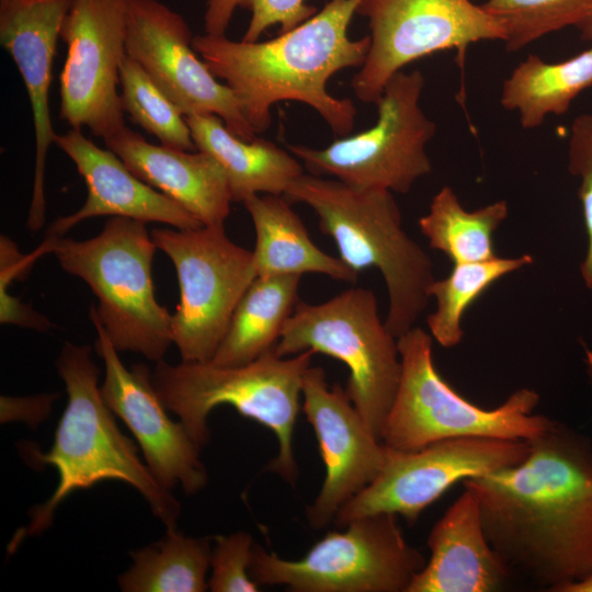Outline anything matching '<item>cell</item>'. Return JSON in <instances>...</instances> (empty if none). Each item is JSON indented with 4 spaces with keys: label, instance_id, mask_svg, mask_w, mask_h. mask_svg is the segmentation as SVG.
I'll return each mask as SVG.
<instances>
[{
    "label": "cell",
    "instance_id": "obj_1",
    "mask_svg": "<svg viewBox=\"0 0 592 592\" xmlns=\"http://www.w3.org/2000/svg\"><path fill=\"white\" fill-rule=\"evenodd\" d=\"M516 466L463 480L511 571L547 591L592 574V444L553 421Z\"/></svg>",
    "mask_w": 592,
    "mask_h": 592
},
{
    "label": "cell",
    "instance_id": "obj_2",
    "mask_svg": "<svg viewBox=\"0 0 592 592\" xmlns=\"http://www.w3.org/2000/svg\"><path fill=\"white\" fill-rule=\"evenodd\" d=\"M363 0H329L321 11L295 29L265 42H236L205 33L193 47L216 78L226 82L257 134L271 124V107L297 101L316 110L338 136L354 126L351 100L327 91L338 71L361 67L371 36L349 37V25Z\"/></svg>",
    "mask_w": 592,
    "mask_h": 592
},
{
    "label": "cell",
    "instance_id": "obj_3",
    "mask_svg": "<svg viewBox=\"0 0 592 592\" xmlns=\"http://www.w3.org/2000/svg\"><path fill=\"white\" fill-rule=\"evenodd\" d=\"M89 345L66 342L56 360L65 383L67 406L47 453H33L39 464L56 468L58 485L53 494L31 511L22 535H38L53 522L58 505L77 490L103 480H119L136 489L153 515L167 528H175L181 505L163 488L138 456L137 446L118 429L115 414L102 398L99 367Z\"/></svg>",
    "mask_w": 592,
    "mask_h": 592
},
{
    "label": "cell",
    "instance_id": "obj_4",
    "mask_svg": "<svg viewBox=\"0 0 592 592\" xmlns=\"http://www.w3.org/2000/svg\"><path fill=\"white\" fill-rule=\"evenodd\" d=\"M283 196L316 213L320 231L332 238L348 266L357 273L369 267L380 272L388 292L385 325L390 333L398 339L413 328L431 298L433 264L405 231L392 193L303 173Z\"/></svg>",
    "mask_w": 592,
    "mask_h": 592
},
{
    "label": "cell",
    "instance_id": "obj_5",
    "mask_svg": "<svg viewBox=\"0 0 592 592\" xmlns=\"http://www.w3.org/2000/svg\"><path fill=\"white\" fill-rule=\"evenodd\" d=\"M314 354L304 351L287 357L271 350L238 366L184 361L172 365L162 360L151 371V384L164 407L180 419L201 447L209 439L208 415L220 405H229L241 415L272 430L278 452L267 470L294 485L298 467L293 431L304 375Z\"/></svg>",
    "mask_w": 592,
    "mask_h": 592
},
{
    "label": "cell",
    "instance_id": "obj_6",
    "mask_svg": "<svg viewBox=\"0 0 592 592\" xmlns=\"http://www.w3.org/2000/svg\"><path fill=\"white\" fill-rule=\"evenodd\" d=\"M67 273L84 281L96 315L118 352L159 362L172 342V315L155 295L152 261L158 249L146 223L114 216L88 240L46 237Z\"/></svg>",
    "mask_w": 592,
    "mask_h": 592
},
{
    "label": "cell",
    "instance_id": "obj_7",
    "mask_svg": "<svg viewBox=\"0 0 592 592\" xmlns=\"http://www.w3.org/2000/svg\"><path fill=\"white\" fill-rule=\"evenodd\" d=\"M432 339L419 327L397 339L401 377L382 431L383 444L414 452L459 436L531 441L551 425L553 419L533 413L539 395L530 388L515 390L494 409L462 397L436 371Z\"/></svg>",
    "mask_w": 592,
    "mask_h": 592
},
{
    "label": "cell",
    "instance_id": "obj_8",
    "mask_svg": "<svg viewBox=\"0 0 592 592\" xmlns=\"http://www.w3.org/2000/svg\"><path fill=\"white\" fill-rule=\"evenodd\" d=\"M273 350L278 356L311 351L343 362L350 371L345 391L382 442L401 360L397 338L382 321L371 289L351 287L320 304L299 300Z\"/></svg>",
    "mask_w": 592,
    "mask_h": 592
},
{
    "label": "cell",
    "instance_id": "obj_9",
    "mask_svg": "<svg viewBox=\"0 0 592 592\" xmlns=\"http://www.w3.org/2000/svg\"><path fill=\"white\" fill-rule=\"evenodd\" d=\"M396 516L352 520L298 560L282 559L254 543L249 574L259 585L285 584L295 592H407L426 561L407 543Z\"/></svg>",
    "mask_w": 592,
    "mask_h": 592
},
{
    "label": "cell",
    "instance_id": "obj_10",
    "mask_svg": "<svg viewBox=\"0 0 592 592\" xmlns=\"http://www.w3.org/2000/svg\"><path fill=\"white\" fill-rule=\"evenodd\" d=\"M424 83L419 70L399 71L376 103L374 126L321 149L291 144L286 148L310 174L328 175L356 189L408 193L432 170L425 146L436 126L420 106Z\"/></svg>",
    "mask_w": 592,
    "mask_h": 592
},
{
    "label": "cell",
    "instance_id": "obj_11",
    "mask_svg": "<svg viewBox=\"0 0 592 592\" xmlns=\"http://www.w3.org/2000/svg\"><path fill=\"white\" fill-rule=\"evenodd\" d=\"M151 238L172 261L180 303L172 342L184 362H210L242 296L258 276L253 252L232 242L224 225L155 228Z\"/></svg>",
    "mask_w": 592,
    "mask_h": 592
},
{
    "label": "cell",
    "instance_id": "obj_12",
    "mask_svg": "<svg viewBox=\"0 0 592 592\" xmlns=\"http://www.w3.org/2000/svg\"><path fill=\"white\" fill-rule=\"evenodd\" d=\"M371 45L351 86L364 103H377L388 80L406 65L435 52L479 41H504L499 21L470 0H363Z\"/></svg>",
    "mask_w": 592,
    "mask_h": 592
},
{
    "label": "cell",
    "instance_id": "obj_13",
    "mask_svg": "<svg viewBox=\"0 0 592 592\" xmlns=\"http://www.w3.org/2000/svg\"><path fill=\"white\" fill-rule=\"evenodd\" d=\"M528 453V441L490 436L445 439L414 452L389 447L380 474L340 508L334 521L344 526L390 513L413 524L454 483L516 466Z\"/></svg>",
    "mask_w": 592,
    "mask_h": 592
},
{
    "label": "cell",
    "instance_id": "obj_14",
    "mask_svg": "<svg viewBox=\"0 0 592 592\" xmlns=\"http://www.w3.org/2000/svg\"><path fill=\"white\" fill-rule=\"evenodd\" d=\"M60 39L67 56L59 76V117L104 140L125 126L117 91L126 55L125 0H73Z\"/></svg>",
    "mask_w": 592,
    "mask_h": 592
},
{
    "label": "cell",
    "instance_id": "obj_15",
    "mask_svg": "<svg viewBox=\"0 0 592 592\" xmlns=\"http://www.w3.org/2000/svg\"><path fill=\"white\" fill-rule=\"evenodd\" d=\"M184 18L158 0H125L126 55L136 60L184 116L214 114L250 141L257 133L235 93L217 81L193 47Z\"/></svg>",
    "mask_w": 592,
    "mask_h": 592
},
{
    "label": "cell",
    "instance_id": "obj_16",
    "mask_svg": "<svg viewBox=\"0 0 592 592\" xmlns=\"http://www.w3.org/2000/svg\"><path fill=\"white\" fill-rule=\"evenodd\" d=\"M89 316L98 338L95 350L104 362L101 395L106 406L130 430L155 479L170 490L181 485L185 493L203 489L208 480L200 459L201 446L181 421L174 422L151 384V369L136 364L126 368L91 305Z\"/></svg>",
    "mask_w": 592,
    "mask_h": 592
},
{
    "label": "cell",
    "instance_id": "obj_17",
    "mask_svg": "<svg viewBox=\"0 0 592 592\" xmlns=\"http://www.w3.org/2000/svg\"><path fill=\"white\" fill-rule=\"evenodd\" d=\"M301 394L303 410L315 430L326 465L323 485L307 509L310 526L321 528L375 480L387 462L389 447L372 433L345 389L328 386L322 367L307 368Z\"/></svg>",
    "mask_w": 592,
    "mask_h": 592
},
{
    "label": "cell",
    "instance_id": "obj_18",
    "mask_svg": "<svg viewBox=\"0 0 592 592\" xmlns=\"http://www.w3.org/2000/svg\"><path fill=\"white\" fill-rule=\"evenodd\" d=\"M73 0H0V43L24 81L33 114L35 167L26 226L37 231L45 223L46 157L55 141L49 87L53 60L64 20Z\"/></svg>",
    "mask_w": 592,
    "mask_h": 592
},
{
    "label": "cell",
    "instance_id": "obj_19",
    "mask_svg": "<svg viewBox=\"0 0 592 592\" xmlns=\"http://www.w3.org/2000/svg\"><path fill=\"white\" fill-rule=\"evenodd\" d=\"M54 144L75 163L88 196L77 212L56 218L46 237H61L79 223L98 216L156 221L178 229L203 226L175 201L134 175L112 150L98 147L81 129L57 134Z\"/></svg>",
    "mask_w": 592,
    "mask_h": 592
},
{
    "label": "cell",
    "instance_id": "obj_20",
    "mask_svg": "<svg viewBox=\"0 0 592 592\" xmlns=\"http://www.w3.org/2000/svg\"><path fill=\"white\" fill-rule=\"evenodd\" d=\"M104 144L134 175L175 201L203 225H225L232 198L227 175L213 156L151 144L126 126Z\"/></svg>",
    "mask_w": 592,
    "mask_h": 592
},
{
    "label": "cell",
    "instance_id": "obj_21",
    "mask_svg": "<svg viewBox=\"0 0 592 592\" xmlns=\"http://www.w3.org/2000/svg\"><path fill=\"white\" fill-rule=\"evenodd\" d=\"M431 557L407 592H492L511 570L490 545L478 497L470 488L447 509L428 536Z\"/></svg>",
    "mask_w": 592,
    "mask_h": 592
},
{
    "label": "cell",
    "instance_id": "obj_22",
    "mask_svg": "<svg viewBox=\"0 0 592 592\" xmlns=\"http://www.w3.org/2000/svg\"><path fill=\"white\" fill-rule=\"evenodd\" d=\"M185 119L196 150L209 153L223 167L232 202L242 203L254 194L284 195L304 173L294 155L258 136L241 139L217 115L194 114Z\"/></svg>",
    "mask_w": 592,
    "mask_h": 592
},
{
    "label": "cell",
    "instance_id": "obj_23",
    "mask_svg": "<svg viewBox=\"0 0 592 592\" xmlns=\"http://www.w3.org/2000/svg\"><path fill=\"white\" fill-rule=\"evenodd\" d=\"M242 204L255 230L252 252L258 276L319 273L337 281L357 282L360 273L314 243L283 195L254 194Z\"/></svg>",
    "mask_w": 592,
    "mask_h": 592
},
{
    "label": "cell",
    "instance_id": "obj_24",
    "mask_svg": "<svg viewBox=\"0 0 592 592\" xmlns=\"http://www.w3.org/2000/svg\"><path fill=\"white\" fill-rule=\"evenodd\" d=\"M300 275L257 276L239 301L213 364L250 363L276 345L298 299Z\"/></svg>",
    "mask_w": 592,
    "mask_h": 592
},
{
    "label": "cell",
    "instance_id": "obj_25",
    "mask_svg": "<svg viewBox=\"0 0 592 592\" xmlns=\"http://www.w3.org/2000/svg\"><path fill=\"white\" fill-rule=\"evenodd\" d=\"M592 86V47L559 62L528 55L503 82L501 105L516 111L525 129L546 116L566 113L572 101Z\"/></svg>",
    "mask_w": 592,
    "mask_h": 592
},
{
    "label": "cell",
    "instance_id": "obj_26",
    "mask_svg": "<svg viewBox=\"0 0 592 592\" xmlns=\"http://www.w3.org/2000/svg\"><path fill=\"white\" fill-rule=\"evenodd\" d=\"M210 553L208 537L167 528L163 538L130 554L133 563L118 577V585L124 592H203Z\"/></svg>",
    "mask_w": 592,
    "mask_h": 592
},
{
    "label": "cell",
    "instance_id": "obj_27",
    "mask_svg": "<svg viewBox=\"0 0 592 592\" xmlns=\"http://www.w3.org/2000/svg\"><path fill=\"white\" fill-rule=\"evenodd\" d=\"M508 214L504 200L468 212L453 189L443 186L418 224L429 246L443 252L454 264L483 262L498 257L492 235Z\"/></svg>",
    "mask_w": 592,
    "mask_h": 592
},
{
    "label": "cell",
    "instance_id": "obj_28",
    "mask_svg": "<svg viewBox=\"0 0 592 592\" xmlns=\"http://www.w3.org/2000/svg\"><path fill=\"white\" fill-rule=\"evenodd\" d=\"M530 254L497 257L483 262L456 263L451 273L434 280L429 288L436 308L428 316L430 334L444 348H454L464 337L462 318L481 294L502 276L533 263Z\"/></svg>",
    "mask_w": 592,
    "mask_h": 592
},
{
    "label": "cell",
    "instance_id": "obj_29",
    "mask_svg": "<svg viewBox=\"0 0 592 592\" xmlns=\"http://www.w3.org/2000/svg\"><path fill=\"white\" fill-rule=\"evenodd\" d=\"M480 5L502 25L508 52L568 26L592 41V0H488Z\"/></svg>",
    "mask_w": 592,
    "mask_h": 592
},
{
    "label": "cell",
    "instance_id": "obj_30",
    "mask_svg": "<svg viewBox=\"0 0 592 592\" xmlns=\"http://www.w3.org/2000/svg\"><path fill=\"white\" fill-rule=\"evenodd\" d=\"M121 106L130 121L157 137L160 145L195 151L185 116L144 68L125 55L119 67Z\"/></svg>",
    "mask_w": 592,
    "mask_h": 592
},
{
    "label": "cell",
    "instance_id": "obj_31",
    "mask_svg": "<svg viewBox=\"0 0 592 592\" xmlns=\"http://www.w3.org/2000/svg\"><path fill=\"white\" fill-rule=\"evenodd\" d=\"M237 8L251 11L244 42H257L269 27L280 24V32L291 31L317 13L306 0H207L205 33L225 35Z\"/></svg>",
    "mask_w": 592,
    "mask_h": 592
},
{
    "label": "cell",
    "instance_id": "obj_32",
    "mask_svg": "<svg viewBox=\"0 0 592 592\" xmlns=\"http://www.w3.org/2000/svg\"><path fill=\"white\" fill-rule=\"evenodd\" d=\"M568 170L580 179L578 193L588 238L580 272L587 288L592 294V114L578 115L571 124L568 140Z\"/></svg>",
    "mask_w": 592,
    "mask_h": 592
},
{
    "label": "cell",
    "instance_id": "obj_33",
    "mask_svg": "<svg viewBox=\"0 0 592 592\" xmlns=\"http://www.w3.org/2000/svg\"><path fill=\"white\" fill-rule=\"evenodd\" d=\"M209 567L208 590L213 592H257L259 584L250 577L248 567L253 538L247 532L214 537Z\"/></svg>",
    "mask_w": 592,
    "mask_h": 592
},
{
    "label": "cell",
    "instance_id": "obj_34",
    "mask_svg": "<svg viewBox=\"0 0 592 592\" xmlns=\"http://www.w3.org/2000/svg\"><path fill=\"white\" fill-rule=\"evenodd\" d=\"M558 592H592V574L580 581L563 585Z\"/></svg>",
    "mask_w": 592,
    "mask_h": 592
},
{
    "label": "cell",
    "instance_id": "obj_35",
    "mask_svg": "<svg viewBox=\"0 0 592 592\" xmlns=\"http://www.w3.org/2000/svg\"><path fill=\"white\" fill-rule=\"evenodd\" d=\"M587 368L592 376V351L584 346Z\"/></svg>",
    "mask_w": 592,
    "mask_h": 592
}]
</instances>
